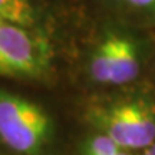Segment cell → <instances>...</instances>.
Here are the masks:
<instances>
[{
	"label": "cell",
	"instance_id": "cell-8",
	"mask_svg": "<svg viewBox=\"0 0 155 155\" xmlns=\"http://www.w3.org/2000/svg\"><path fill=\"white\" fill-rule=\"evenodd\" d=\"M114 155H132V154H131V151L121 150V151H118V152H116V154H114Z\"/></svg>",
	"mask_w": 155,
	"mask_h": 155
},
{
	"label": "cell",
	"instance_id": "cell-1",
	"mask_svg": "<svg viewBox=\"0 0 155 155\" xmlns=\"http://www.w3.org/2000/svg\"><path fill=\"white\" fill-rule=\"evenodd\" d=\"M91 118L121 150H145L155 141V104L144 96L96 106Z\"/></svg>",
	"mask_w": 155,
	"mask_h": 155
},
{
	"label": "cell",
	"instance_id": "cell-4",
	"mask_svg": "<svg viewBox=\"0 0 155 155\" xmlns=\"http://www.w3.org/2000/svg\"><path fill=\"white\" fill-rule=\"evenodd\" d=\"M141 72V55L137 42L119 32H109L92 52L89 75L101 85H127Z\"/></svg>",
	"mask_w": 155,
	"mask_h": 155
},
{
	"label": "cell",
	"instance_id": "cell-6",
	"mask_svg": "<svg viewBox=\"0 0 155 155\" xmlns=\"http://www.w3.org/2000/svg\"><path fill=\"white\" fill-rule=\"evenodd\" d=\"M115 10L139 19L155 20V0H105Z\"/></svg>",
	"mask_w": 155,
	"mask_h": 155
},
{
	"label": "cell",
	"instance_id": "cell-3",
	"mask_svg": "<svg viewBox=\"0 0 155 155\" xmlns=\"http://www.w3.org/2000/svg\"><path fill=\"white\" fill-rule=\"evenodd\" d=\"M50 62L48 40L33 28L0 20V75L38 78Z\"/></svg>",
	"mask_w": 155,
	"mask_h": 155
},
{
	"label": "cell",
	"instance_id": "cell-7",
	"mask_svg": "<svg viewBox=\"0 0 155 155\" xmlns=\"http://www.w3.org/2000/svg\"><path fill=\"white\" fill-rule=\"evenodd\" d=\"M142 155H155V141L150 147H147L145 150H142Z\"/></svg>",
	"mask_w": 155,
	"mask_h": 155
},
{
	"label": "cell",
	"instance_id": "cell-5",
	"mask_svg": "<svg viewBox=\"0 0 155 155\" xmlns=\"http://www.w3.org/2000/svg\"><path fill=\"white\" fill-rule=\"evenodd\" d=\"M38 10L33 0H0V20L33 28Z\"/></svg>",
	"mask_w": 155,
	"mask_h": 155
},
{
	"label": "cell",
	"instance_id": "cell-2",
	"mask_svg": "<svg viewBox=\"0 0 155 155\" xmlns=\"http://www.w3.org/2000/svg\"><path fill=\"white\" fill-rule=\"evenodd\" d=\"M52 122L33 101L0 89V141L20 155H38L48 144Z\"/></svg>",
	"mask_w": 155,
	"mask_h": 155
}]
</instances>
